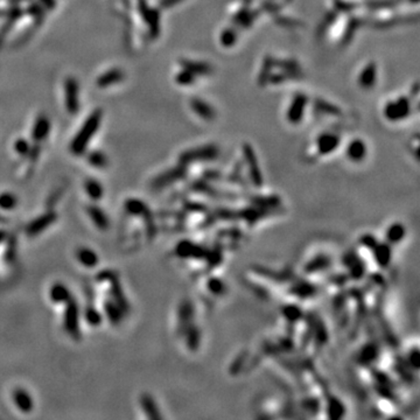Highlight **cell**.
Listing matches in <instances>:
<instances>
[{
	"instance_id": "1",
	"label": "cell",
	"mask_w": 420,
	"mask_h": 420,
	"mask_svg": "<svg viewBox=\"0 0 420 420\" xmlns=\"http://www.w3.org/2000/svg\"><path fill=\"white\" fill-rule=\"evenodd\" d=\"M89 298L102 315L103 320L118 325L130 312V302L124 292L118 273L104 270L95 276Z\"/></svg>"
},
{
	"instance_id": "2",
	"label": "cell",
	"mask_w": 420,
	"mask_h": 420,
	"mask_svg": "<svg viewBox=\"0 0 420 420\" xmlns=\"http://www.w3.org/2000/svg\"><path fill=\"white\" fill-rule=\"evenodd\" d=\"M150 212L141 200L128 199L120 222V244L125 251L140 249L152 236Z\"/></svg>"
},
{
	"instance_id": "3",
	"label": "cell",
	"mask_w": 420,
	"mask_h": 420,
	"mask_svg": "<svg viewBox=\"0 0 420 420\" xmlns=\"http://www.w3.org/2000/svg\"><path fill=\"white\" fill-rule=\"evenodd\" d=\"M49 301L54 309H57L65 333L73 340L81 338L82 310L75 300L73 293L62 283H54L49 287Z\"/></svg>"
},
{
	"instance_id": "4",
	"label": "cell",
	"mask_w": 420,
	"mask_h": 420,
	"mask_svg": "<svg viewBox=\"0 0 420 420\" xmlns=\"http://www.w3.org/2000/svg\"><path fill=\"white\" fill-rule=\"evenodd\" d=\"M63 194V188H57L52 195L49 196L45 208L36 214L34 217L27 221L26 225L24 226V235L27 238H36L44 235L46 230L56 223L58 220L57 207Z\"/></svg>"
},
{
	"instance_id": "5",
	"label": "cell",
	"mask_w": 420,
	"mask_h": 420,
	"mask_svg": "<svg viewBox=\"0 0 420 420\" xmlns=\"http://www.w3.org/2000/svg\"><path fill=\"white\" fill-rule=\"evenodd\" d=\"M18 241L13 233L0 228V283H8L18 273Z\"/></svg>"
},
{
	"instance_id": "6",
	"label": "cell",
	"mask_w": 420,
	"mask_h": 420,
	"mask_svg": "<svg viewBox=\"0 0 420 420\" xmlns=\"http://www.w3.org/2000/svg\"><path fill=\"white\" fill-rule=\"evenodd\" d=\"M103 112L102 110H95L91 115L88 117L87 120L84 121L81 130L75 136V138L70 144V152L75 155H81L87 150L88 145L91 140V138L95 136L97 130L100 125V120H102Z\"/></svg>"
},
{
	"instance_id": "7",
	"label": "cell",
	"mask_w": 420,
	"mask_h": 420,
	"mask_svg": "<svg viewBox=\"0 0 420 420\" xmlns=\"http://www.w3.org/2000/svg\"><path fill=\"white\" fill-rule=\"evenodd\" d=\"M411 102L405 96H401L393 100H389L384 107V117L391 123H397L410 116Z\"/></svg>"
},
{
	"instance_id": "8",
	"label": "cell",
	"mask_w": 420,
	"mask_h": 420,
	"mask_svg": "<svg viewBox=\"0 0 420 420\" xmlns=\"http://www.w3.org/2000/svg\"><path fill=\"white\" fill-rule=\"evenodd\" d=\"M83 213L87 220L96 230L104 233L110 228V218L108 216V213L98 203L89 202L83 205Z\"/></svg>"
},
{
	"instance_id": "9",
	"label": "cell",
	"mask_w": 420,
	"mask_h": 420,
	"mask_svg": "<svg viewBox=\"0 0 420 420\" xmlns=\"http://www.w3.org/2000/svg\"><path fill=\"white\" fill-rule=\"evenodd\" d=\"M218 154H220V149L214 144H208L183 152L180 155V161L183 163H189L194 161L214 160V159L218 157Z\"/></svg>"
},
{
	"instance_id": "10",
	"label": "cell",
	"mask_w": 420,
	"mask_h": 420,
	"mask_svg": "<svg viewBox=\"0 0 420 420\" xmlns=\"http://www.w3.org/2000/svg\"><path fill=\"white\" fill-rule=\"evenodd\" d=\"M138 7L145 24L149 26L151 37L157 39V36L160 34V11L150 7L146 0H138Z\"/></svg>"
},
{
	"instance_id": "11",
	"label": "cell",
	"mask_w": 420,
	"mask_h": 420,
	"mask_svg": "<svg viewBox=\"0 0 420 420\" xmlns=\"http://www.w3.org/2000/svg\"><path fill=\"white\" fill-rule=\"evenodd\" d=\"M308 104V97L305 94H297L294 96L291 104L287 109L286 119L289 124L298 125L302 121L305 116V110Z\"/></svg>"
},
{
	"instance_id": "12",
	"label": "cell",
	"mask_w": 420,
	"mask_h": 420,
	"mask_svg": "<svg viewBox=\"0 0 420 420\" xmlns=\"http://www.w3.org/2000/svg\"><path fill=\"white\" fill-rule=\"evenodd\" d=\"M79 88L76 78L68 77L65 81L66 108L70 115H76L79 109Z\"/></svg>"
},
{
	"instance_id": "13",
	"label": "cell",
	"mask_w": 420,
	"mask_h": 420,
	"mask_svg": "<svg viewBox=\"0 0 420 420\" xmlns=\"http://www.w3.org/2000/svg\"><path fill=\"white\" fill-rule=\"evenodd\" d=\"M12 404L15 406V409L18 410V412L21 413H31L33 410H34L35 403L34 399H33L32 394L27 391L26 389L24 388H15L12 390Z\"/></svg>"
},
{
	"instance_id": "14",
	"label": "cell",
	"mask_w": 420,
	"mask_h": 420,
	"mask_svg": "<svg viewBox=\"0 0 420 420\" xmlns=\"http://www.w3.org/2000/svg\"><path fill=\"white\" fill-rule=\"evenodd\" d=\"M75 260L79 266L91 270L98 265L99 257L94 249L89 246H78L75 251Z\"/></svg>"
},
{
	"instance_id": "15",
	"label": "cell",
	"mask_w": 420,
	"mask_h": 420,
	"mask_svg": "<svg viewBox=\"0 0 420 420\" xmlns=\"http://www.w3.org/2000/svg\"><path fill=\"white\" fill-rule=\"evenodd\" d=\"M341 138L339 134L333 132L321 133L317 139V152L320 155H328L338 149Z\"/></svg>"
},
{
	"instance_id": "16",
	"label": "cell",
	"mask_w": 420,
	"mask_h": 420,
	"mask_svg": "<svg viewBox=\"0 0 420 420\" xmlns=\"http://www.w3.org/2000/svg\"><path fill=\"white\" fill-rule=\"evenodd\" d=\"M377 82V65L375 62H369L360 71L357 83L361 89L370 90Z\"/></svg>"
},
{
	"instance_id": "17",
	"label": "cell",
	"mask_w": 420,
	"mask_h": 420,
	"mask_svg": "<svg viewBox=\"0 0 420 420\" xmlns=\"http://www.w3.org/2000/svg\"><path fill=\"white\" fill-rule=\"evenodd\" d=\"M257 15V11L251 10V8L246 6L241 7L233 14V24L235 27L247 29L254 25Z\"/></svg>"
},
{
	"instance_id": "18",
	"label": "cell",
	"mask_w": 420,
	"mask_h": 420,
	"mask_svg": "<svg viewBox=\"0 0 420 420\" xmlns=\"http://www.w3.org/2000/svg\"><path fill=\"white\" fill-rule=\"evenodd\" d=\"M191 108L194 111L195 115L200 117L203 120H214L216 118V110L208 102L201 99V98H192L191 99Z\"/></svg>"
},
{
	"instance_id": "19",
	"label": "cell",
	"mask_w": 420,
	"mask_h": 420,
	"mask_svg": "<svg viewBox=\"0 0 420 420\" xmlns=\"http://www.w3.org/2000/svg\"><path fill=\"white\" fill-rule=\"evenodd\" d=\"M180 65L183 69H187L195 75V76H208L214 71V68L210 63L202 62V61H195L189 60V58H181L180 60Z\"/></svg>"
},
{
	"instance_id": "20",
	"label": "cell",
	"mask_w": 420,
	"mask_h": 420,
	"mask_svg": "<svg viewBox=\"0 0 420 420\" xmlns=\"http://www.w3.org/2000/svg\"><path fill=\"white\" fill-rule=\"evenodd\" d=\"M243 153H244L247 167H249V172L252 176L251 179L254 180V182L259 184L262 182V174H260L257 157H256V153L254 149H252V146L249 144L243 145Z\"/></svg>"
},
{
	"instance_id": "21",
	"label": "cell",
	"mask_w": 420,
	"mask_h": 420,
	"mask_svg": "<svg viewBox=\"0 0 420 420\" xmlns=\"http://www.w3.org/2000/svg\"><path fill=\"white\" fill-rule=\"evenodd\" d=\"M49 132H50L49 118L45 115H40L36 118L34 125H33V131H32L33 140L37 142V144H40L41 141H44L46 138L48 137Z\"/></svg>"
},
{
	"instance_id": "22",
	"label": "cell",
	"mask_w": 420,
	"mask_h": 420,
	"mask_svg": "<svg viewBox=\"0 0 420 420\" xmlns=\"http://www.w3.org/2000/svg\"><path fill=\"white\" fill-rule=\"evenodd\" d=\"M368 153L367 144L362 139H354L349 142L347 147V157L352 162H361L363 161Z\"/></svg>"
},
{
	"instance_id": "23",
	"label": "cell",
	"mask_w": 420,
	"mask_h": 420,
	"mask_svg": "<svg viewBox=\"0 0 420 420\" xmlns=\"http://www.w3.org/2000/svg\"><path fill=\"white\" fill-rule=\"evenodd\" d=\"M84 193L88 196L90 202L98 203L104 197V188L102 183L96 179H87L83 184Z\"/></svg>"
},
{
	"instance_id": "24",
	"label": "cell",
	"mask_w": 420,
	"mask_h": 420,
	"mask_svg": "<svg viewBox=\"0 0 420 420\" xmlns=\"http://www.w3.org/2000/svg\"><path fill=\"white\" fill-rule=\"evenodd\" d=\"M19 199L12 192H0V217L5 220V215L14 212L19 207Z\"/></svg>"
},
{
	"instance_id": "25",
	"label": "cell",
	"mask_w": 420,
	"mask_h": 420,
	"mask_svg": "<svg viewBox=\"0 0 420 420\" xmlns=\"http://www.w3.org/2000/svg\"><path fill=\"white\" fill-rule=\"evenodd\" d=\"M125 74L124 71L118 68H113L108 70L107 73H104L103 75L97 78V87L98 88H108L111 87L113 84L119 83L124 79Z\"/></svg>"
},
{
	"instance_id": "26",
	"label": "cell",
	"mask_w": 420,
	"mask_h": 420,
	"mask_svg": "<svg viewBox=\"0 0 420 420\" xmlns=\"http://www.w3.org/2000/svg\"><path fill=\"white\" fill-rule=\"evenodd\" d=\"M313 105L315 111L322 113V115H328L334 117L342 116V110L338 107V105L330 103L328 100L323 98H315Z\"/></svg>"
},
{
	"instance_id": "27",
	"label": "cell",
	"mask_w": 420,
	"mask_h": 420,
	"mask_svg": "<svg viewBox=\"0 0 420 420\" xmlns=\"http://www.w3.org/2000/svg\"><path fill=\"white\" fill-rule=\"evenodd\" d=\"M183 174H184L183 167H175L173 168V170L167 171L160 176H158V178L153 181V186L155 188L166 186L167 183L174 182L176 181V180H179L181 176H183Z\"/></svg>"
},
{
	"instance_id": "28",
	"label": "cell",
	"mask_w": 420,
	"mask_h": 420,
	"mask_svg": "<svg viewBox=\"0 0 420 420\" xmlns=\"http://www.w3.org/2000/svg\"><path fill=\"white\" fill-rule=\"evenodd\" d=\"M273 68H275V58L270 55L264 57L257 78V82L260 87H265L268 83V79H270V76L272 75Z\"/></svg>"
},
{
	"instance_id": "29",
	"label": "cell",
	"mask_w": 420,
	"mask_h": 420,
	"mask_svg": "<svg viewBox=\"0 0 420 420\" xmlns=\"http://www.w3.org/2000/svg\"><path fill=\"white\" fill-rule=\"evenodd\" d=\"M238 40V31L237 27L231 26L225 27L220 34V44L223 46L224 48H231L233 46L236 45Z\"/></svg>"
},
{
	"instance_id": "30",
	"label": "cell",
	"mask_w": 420,
	"mask_h": 420,
	"mask_svg": "<svg viewBox=\"0 0 420 420\" xmlns=\"http://www.w3.org/2000/svg\"><path fill=\"white\" fill-rule=\"evenodd\" d=\"M362 24H363V21L360 18H356V16L355 18H350V20L348 21L347 28H346V31H344L343 36H342L341 44L343 46L349 44V42L352 40V37H354V35L356 34V32L359 31V28L362 26Z\"/></svg>"
},
{
	"instance_id": "31",
	"label": "cell",
	"mask_w": 420,
	"mask_h": 420,
	"mask_svg": "<svg viewBox=\"0 0 420 420\" xmlns=\"http://www.w3.org/2000/svg\"><path fill=\"white\" fill-rule=\"evenodd\" d=\"M87 161L89 162V165L97 168V170H104L109 165L108 157L105 155V153L100 152V151H92L87 157Z\"/></svg>"
},
{
	"instance_id": "32",
	"label": "cell",
	"mask_w": 420,
	"mask_h": 420,
	"mask_svg": "<svg viewBox=\"0 0 420 420\" xmlns=\"http://www.w3.org/2000/svg\"><path fill=\"white\" fill-rule=\"evenodd\" d=\"M275 67L283 71L302 75L300 65L296 60H293V58H279V60H276L275 58Z\"/></svg>"
},
{
	"instance_id": "33",
	"label": "cell",
	"mask_w": 420,
	"mask_h": 420,
	"mask_svg": "<svg viewBox=\"0 0 420 420\" xmlns=\"http://www.w3.org/2000/svg\"><path fill=\"white\" fill-rule=\"evenodd\" d=\"M336 18H338V12L336 11H331L328 12L325 16H323V19L321 21V24L319 25V27L317 29V33L319 36H323L326 34V32L328 31V28L331 26L335 23Z\"/></svg>"
},
{
	"instance_id": "34",
	"label": "cell",
	"mask_w": 420,
	"mask_h": 420,
	"mask_svg": "<svg viewBox=\"0 0 420 420\" xmlns=\"http://www.w3.org/2000/svg\"><path fill=\"white\" fill-rule=\"evenodd\" d=\"M196 77L197 76H195L194 74L191 73V71L182 68L181 71H179V73L175 75V82L181 87H189L195 83Z\"/></svg>"
},
{
	"instance_id": "35",
	"label": "cell",
	"mask_w": 420,
	"mask_h": 420,
	"mask_svg": "<svg viewBox=\"0 0 420 420\" xmlns=\"http://www.w3.org/2000/svg\"><path fill=\"white\" fill-rule=\"evenodd\" d=\"M404 235H405V231L404 229H403L402 225L393 224L389 228L388 234H386V238H388L389 242H391V244H396L397 242L403 239Z\"/></svg>"
},
{
	"instance_id": "36",
	"label": "cell",
	"mask_w": 420,
	"mask_h": 420,
	"mask_svg": "<svg viewBox=\"0 0 420 420\" xmlns=\"http://www.w3.org/2000/svg\"><path fill=\"white\" fill-rule=\"evenodd\" d=\"M401 0H372L368 3V6L372 10H385V8H391L397 6Z\"/></svg>"
},
{
	"instance_id": "37",
	"label": "cell",
	"mask_w": 420,
	"mask_h": 420,
	"mask_svg": "<svg viewBox=\"0 0 420 420\" xmlns=\"http://www.w3.org/2000/svg\"><path fill=\"white\" fill-rule=\"evenodd\" d=\"M29 150H31V145H29V142L26 139H24V138H20V139L14 142V151L15 153H18L19 155L27 157Z\"/></svg>"
},
{
	"instance_id": "38",
	"label": "cell",
	"mask_w": 420,
	"mask_h": 420,
	"mask_svg": "<svg viewBox=\"0 0 420 420\" xmlns=\"http://www.w3.org/2000/svg\"><path fill=\"white\" fill-rule=\"evenodd\" d=\"M334 7L336 12H351L355 10L356 5L354 3L343 2V0H334Z\"/></svg>"
},
{
	"instance_id": "39",
	"label": "cell",
	"mask_w": 420,
	"mask_h": 420,
	"mask_svg": "<svg viewBox=\"0 0 420 420\" xmlns=\"http://www.w3.org/2000/svg\"><path fill=\"white\" fill-rule=\"evenodd\" d=\"M276 23L280 25V26L286 27V28H293L300 26L301 23L299 20L292 19V18H286V16H280V18H276Z\"/></svg>"
},
{
	"instance_id": "40",
	"label": "cell",
	"mask_w": 420,
	"mask_h": 420,
	"mask_svg": "<svg viewBox=\"0 0 420 420\" xmlns=\"http://www.w3.org/2000/svg\"><path fill=\"white\" fill-rule=\"evenodd\" d=\"M281 8V6L277 5L275 3V0H264L262 3V10L266 11L268 13H276Z\"/></svg>"
},
{
	"instance_id": "41",
	"label": "cell",
	"mask_w": 420,
	"mask_h": 420,
	"mask_svg": "<svg viewBox=\"0 0 420 420\" xmlns=\"http://www.w3.org/2000/svg\"><path fill=\"white\" fill-rule=\"evenodd\" d=\"M28 13L31 14L35 20L39 19L41 21L42 18H44V12H42L41 7L35 3H33L28 6Z\"/></svg>"
},
{
	"instance_id": "42",
	"label": "cell",
	"mask_w": 420,
	"mask_h": 420,
	"mask_svg": "<svg viewBox=\"0 0 420 420\" xmlns=\"http://www.w3.org/2000/svg\"><path fill=\"white\" fill-rule=\"evenodd\" d=\"M184 0H161L160 2V7L161 8H171L174 7L179 4H181Z\"/></svg>"
},
{
	"instance_id": "43",
	"label": "cell",
	"mask_w": 420,
	"mask_h": 420,
	"mask_svg": "<svg viewBox=\"0 0 420 420\" xmlns=\"http://www.w3.org/2000/svg\"><path fill=\"white\" fill-rule=\"evenodd\" d=\"M41 2V4L42 5H44L46 8H47V10H49V11H52L54 7L56 6V2L55 0H40Z\"/></svg>"
},
{
	"instance_id": "44",
	"label": "cell",
	"mask_w": 420,
	"mask_h": 420,
	"mask_svg": "<svg viewBox=\"0 0 420 420\" xmlns=\"http://www.w3.org/2000/svg\"><path fill=\"white\" fill-rule=\"evenodd\" d=\"M410 3H412V4H417L418 3V0H409Z\"/></svg>"
}]
</instances>
